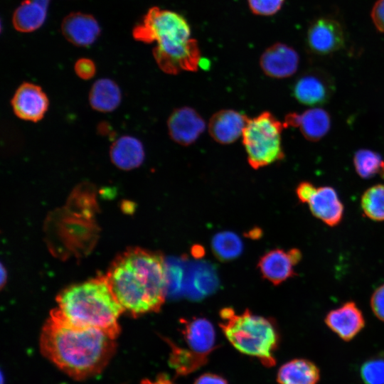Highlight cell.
<instances>
[{"instance_id": "obj_20", "label": "cell", "mask_w": 384, "mask_h": 384, "mask_svg": "<svg viewBox=\"0 0 384 384\" xmlns=\"http://www.w3.org/2000/svg\"><path fill=\"white\" fill-rule=\"evenodd\" d=\"M319 378V368L304 358H295L284 363L277 375L279 384H316Z\"/></svg>"}, {"instance_id": "obj_27", "label": "cell", "mask_w": 384, "mask_h": 384, "mask_svg": "<svg viewBox=\"0 0 384 384\" xmlns=\"http://www.w3.org/2000/svg\"><path fill=\"white\" fill-rule=\"evenodd\" d=\"M360 376L364 384H384V351L362 363Z\"/></svg>"}, {"instance_id": "obj_36", "label": "cell", "mask_w": 384, "mask_h": 384, "mask_svg": "<svg viewBox=\"0 0 384 384\" xmlns=\"http://www.w3.org/2000/svg\"><path fill=\"white\" fill-rule=\"evenodd\" d=\"M380 175L384 178V167H383V169H382V171L380 172Z\"/></svg>"}, {"instance_id": "obj_13", "label": "cell", "mask_w": 384, "mask_h": 384, "mask_svg": "<svg viewBox=\"0 0 384 384\" xmlns=\"http://www.w3.org/2000/svg\"><path fill=\"white\" fill-rule=\"evenodd\" d=\"M248 119L246 114L238 111L220 110L210 117L208 124V132L219 144H232L242 137Z\"/></svg>"}, {"instance_id": "obj_15", "label": "cell", "mask_w": 384, "mask_h": 384, "mask_svg": "<svg viewBox=\"0 0 384 384\" xmlns=\"http://www.w3.org/2000/svg\"><path fill=\"white\" fill-rule=\"evenodd\" d=\"M284 127H297L310 142H318L329 131V114L321 108H312L302 113L290 112L285 116Z\"/></svg>"}, {"instance_id": "obj_10", "label": "cell", "mask_w": 384, "mask_h": 384, "mask_svg": "<svg viewBox=\"0 0 384 384\" xmlns=\"http://www.w3.org/2000/svg\"><path fill=\"white\" fill-rule=\"evenodd\" d=\"M11 104L16 117L36 122L44 117L49 101L40 86L31 82H23L16 90Z\"/></svg>"}, {"instance_id": "obj_9", "label": "cell", "mask_w": 384, "mask_h": 384, "mask_svg": "<svg viewBox=\"0 0 384 384\" xmlns=\"http://www.w3.org/2000/svg\"><path fill=\"white\" fill-rule=\"evenodd\" d=\"M301 259L302 252L298 249H274L260 257L257 267L263 278L278 285L295 274L294 267Z\"/></svg>"}, {"instance_id": "obj_30", "label": "cell", "mask_w": 384, "mask_h": 384, "mask_svg": "<svg viewBox=\"0 0 384 384\" xmlns=\"http://www.w3.org/2000/svg\"><path fill=\"white\" fill-rule=\"evenodd\" d=\"M370 306L375 316L384 321V284L378 287L373 293Z\"/></svg>"}, {"instance_id": "obj_8", "label": "cell", "mask_w": 384, "mask_h": 384, "mask_svg": "<svg viewBox=\"0 0 384 384\" xmlns=\"http://www.w3.org/2000/svg\"><path fill=\"white\" fill-rule=\"evenodd\" d=\"M172 141L182 146L193 144L206 129V122L193 108L181 107L172 111L167 120Z\"/></svg>"}, {"instance_id": "obj_18", "label": "cell", "mask_w": 384, "mask_h": 384, "mask_svg": "<svg viewBox=\"0 0 384 384\" xmlns=\"http://www.w3.org/2000/svg\"><path fill=\"white\" fill-rule=\"evenodd\" d=\"M306 203L311 213L329 226H336L342 220L343 206L332 187L315 186Z\"/></svg>"}, {"instance_id": "obj_26", "label": "cell", "mask_w": 384, "mask_h": 384, "mask_svg": "<svg viewBox=\"0 0 384 384\" xmlns=\"http://www.w3.org/2000/svg\"><path fill=\"white\" fill-rule=\"evenodd\" d=\"M353 164L358 174L363 178H370L380 174L384 167L381 156L369 149L358 150L353 156Z\"/></svg>"}, {"instance_id": "obj_6", "label": "cell", "mask_w": 384, "mask_h": 384, "mask_svg": "<svg viewBox=\"0 0 384 384\" xmlns=\"http://www.w3.org/2000/svg\"><path fill=\"white\" fill-rule=\"evenodd\" d=\"M284 127L268 111L248 119L241 137L252 169L263 168L284 158L281 134Z\"/></svg>"}, {"instance_id": "obj_19", "label": "cell", "mask_w": 384, "mask_h": 384, "mask_svg": "<svg viewBox=\"0 0 384 384\" xmlns=\"http://www.w3.org/2000/svg\"><path fill=\"white\" fill-rule=\"evenodd\" d=\"M144 149L142 142L131 136H122L110 146V157L118 169L129 171L139 167L144 159Z\"/></svg>"}, {"instance_id": "obj_31", "label": "cell", "mask_w": 384, "mask_h": 384, "mask_svg": "<svg viewBox=\"0 0 384 384\" xmlns=\"http://www.w3.org/2000/svg\"><path fill=\"white\" fill-rule=\"evenodd\" d=\"M370 16L375 28L384 33V0H378L375 3Z\"/></svg>"}, {"instance_id": "obj_7", "label": "cell", "mask_w": 384, "mask_h": 384, "mask_svg": "<svg viewBox=\"0 0 384 384\" xmlns=\"http://www.w3.org/2000/svg\"><path fill=\"white\" fill-rule=\"evenodd\" d=\"M334 91L330 76L320 70H313L302 75L293 87L296 100L306 105H321L327 102Z\"/></svg>"}, {"instance_id": "obj_28", "label": "cell", "mask_w": 384, "mask_h": 384, "mask_svg": "<svg viewBox=\"0 0 384 384\" xmlns=\"http://www.w3.org/2000/svg\"><path fill=\"white\" fill-rule=\"evenodd\" d=\"M284 0H247L252 13L259 16H272L279 11Z\"/></svg>"}, {"instance_id": "obj_2", "label": "cell", "mask_w": 384, "mask_h": 384, "mask_svg": "<svg viewBox=\"0 0 384 384\" xmlns=\"http://www.w3.org/2000/svg\"><path fill=\"white\" fill-rule=\"evenodd\" d=\"M105 275L124 311L134 317L158 312L164 303L166 267L159 252L129 248L115 257Z\"/></svg>"}, {"instance_id": "obj_32", "label": "cell", "mask_w": 384, "mask_h": 384, "mask_svg": "<svg viewBox=\"0 0 384 384\" xmlns=\"http://www.w3.org/2000/svg\"><path fill=\"white\" fill-rule=\"evenodd\" d=\"M315 186L310 182H301L296 188V193L298 199L302 203H307Z\"/></svg>"}, {"instance_id": "obj_11", "label": "cell", "mask_w": 384, "mask_h": 384, "mask_svg": "<svg viewBox=\"0 0 384 384\" xmlns=\"http://www.w3.org/2000/svg\"><path fill=\"white\" fill-rule=\"evenodd\" d=\"M306 40L313 53L328 55L341 48L345 38L338 21L330 18H319L309 26Z\"/></svg>"}, {"instance_id": "obj_35", "label": "cell", "mask_w": 384, "mask_h": 384, "mask_svg": "<svg viewBox=\"0 0 384 384\" xmlns=\"http://www.w3.org/2000/svg\"><path fill=\"white\" fill-rule=\"evenodd\" d=\"M98 132L101 134H105L109 132V128L107 124H104V123H102L101 124L98 125Z\"/></svg>"}, {"instance_id": "obj_33", "label": "cell", "mask_w": 384, "mask_h": 384, "mask_svg": "<svg viewBox=\"0 0 384 384\" xmlns=\"http://www.w3.org/2000/svg\"><path fill=\"white\" fill-rule=\"evenodd\" d=\"M194 384H228L227 380L219 375L204 373L197 378Z\"/></svg>"}, {"instance_id": "obj_23", "label": "cell", "mask_w": 384, "mask_h": 384, "mask_svg": "<svg viewBox=\"0 0 384 384\" xmlns=\"http://www.w3.org/2000/svg\"><path fill=\"white\" fill-rule=\"evenodd\" d=\"M167 341L171 347L169 364L178 375L189 374L206 364L207 357L176 346L169 340Z\"/></svg>"}, {"instance_id": "obj_34", "label": "cell", "mask_w": 384, "mask_h": 384, "mask_svg": "<svg viewBox=\"0 0 384 384\" xmlns=\"http://www.w3.org/2000/svg\"><path fill=\"white\" fill-rule=\"evenodd\" d=\"M140 384H174L165 374H159L154 380L146 378Z\"/></svg>"}, {"instance_id": "obj_4", "label": "cell", "mask_w": 384, "mask_h": 384, "mask_svg": "<svg viewBox=\"0 0 384 384\" xmlns=\"http://www.w3.org/2000/svg\"><path fill=\"white\" fill-rule=\"evenodd\" d=\"M53 309L69 323L100 329L116 339L124 309L114 297L106 275H98L61 291Z\"/></svg>"}, {"instance_id": "obj_3", "label": "cell", "mask_w": 384, "mask_h": 384, "mask_svg": "<svg viewBox=\"0 0 384 384\" xmlns=\"http://www.w3.org/2000/svg\"><path fill=\"white\" fill-rule=\"evenodd\" d=\"M133 37L146 43H156L154 58L165 73L176 75L196 71L201 60L197 42L180 14L159 7L151 8L142 22L133 29Z\"/></svg>"}, {"instance_id": "obj_12", "label": "cell", "mask_w": 384, "mask_h": 384, "mask_svg": "<svg viewBox=\"0 0 384 384\" xmlns=\"http://www.w3.org/2000/svg\"><path fill=\"white\" fill-rule=\"evenodd\" d=\"M299 58L291 46L277 43L268 47L262 54L260 65L267 76L282 79L293 75L297 70Z\"/></svg>"}, {"instance_id": "obj_1", "label": "cell", "mask_w": 384, "mask_h": 384, "mask_svg": "<svg viewBox=\"0 0 384 384\" xmlns=\"http://www.w3.org/2000/svg\"><path fill=\"white\" fill-rule=\"evenodd\" d=\"M117 349L105 331L72 324L54 309L40 336L42 355L70 378L82 380L100 374Z\"/></svg>"}, {"instance_id": "obj_17", "label": "cell", "mask_w": 384, "mask_h": 384, "mask_svg": "<svg viewBox=\"0 0 384 384\" xmlns=\"http://www.w3.org/2000/svg\"><path fill=\"white\" fill-rule=\"evenodd\" d=\"M181 333L192 352L208 358L215 346V332L212 324L205 318L181 320Z\"/></svg>"}, {"instance_id": "obj_24", "label": "cell", "mask_w": 384, "mask_h": 384, "mask_svg": "<svg viewBox=\"0 0 384 384\" xmlns=\"http://www.w3.org/2000/svg\"><path fill=\"white\" fill-rule=\"evenodd\" d=\"M211 247L215 257L225 262L238 257L242 251L243 245L235 233L222 232L213 238Z\"/></svg>"}, {"instance_id": "obj_16", "label": "cell", "mask_w": 384, "mask_h": 384, "mask_svg": "<svg viewBox=\"0 0 384 384\" xmlns=\"http://www.w3.org/2000/svg\"><path fill=\"white\" fill-rule=\"evenodd\" d=\"M61 31L68 41L77 46L92 44L100 33L96 19L90 14L73 12L63 20Z\"/></svg>"}, {"instance_id": "obj_29", "label": "cell", "mask_w": 384, "mask_h": 384, "mask_svg": "<svg viewBox=\"0 0 384 384\" xmlns=\"http://www.w3.org/2000/svg\"><path fill=\"white\" fill-rule=\"evenodd\" d=\"M76 75L82 80H90L95 74L96 67L92 60L82 58L76 61L74 65Z\"/></svg>"}, {"instance_id": "obj_25", "label": "cell", "mask_w": 384, "mask_h": 384, "mask_svg": "<svg viewBox=\"0 0 384 384\" xmlns=\"http://www.w3.org/2000/svg\"><path fill=\"white\" fill-rule=\"evenodd\" d=\"M361 208L365 215L370 219L384 220V184L373 186L363 193Z\"/></svg>"}, {"instance_id": "obj_21", "label": "cell", "mask_w": 384, "mask_h": 384, "mask_svg": "<svg viewBox=\"0 0 384 384\" xmlns=\"http://www.w3.org/2000/svg\"><path fill=\"white\" fill-rule=\"evenodd\" d=\"M48 6L36 0L23 1L14 12V27L23 33L37 30L46 20Z\"/></svg>"}, {"instance_id": "obj_14", "label": "cell", "mask_w": 384, "mask_h": 384, "mask_svg": "<svg viewBox=\"0 0 384 384\" xmlns=\"http://www.w3.org/2000/svg\"><path fill=\"white\" fill-rule=\"evenodd\" d=\"M324 321L326 326L345 341L353 339L365 326L363 314L353 302H346L330 311Z\"/></svg>"}, {"instance_id": "obj_22", "label": "cell", "mask_w": 384, "mask_h": 384, "mask_svg": "<svg viewBox=\"0 0 384 384\" xmlns=\"http://www.w3.org/2000/svg\"><path fill=\"white\" fill-rule=\"evenodd\" d=\"M121 91L117 84L108 78L95 81L89 93L91 107L101 112L114 110L121 102Z\"/></svg>"}, {"instance_id": "obj_5", "label": "cell", "mask_w": 384, "mask_h": 384, "mask_svg": "<svg viewBox=\"0 0 384 384\" xmlns=\"http://www.w3.org/2000/svg\"><path fill=\"white\" fill-rule=\"evenodd\" d=\"M220 316V326L231 343L242 353L256 357L262 364L271 367L276 363L274 353L279 336L273 321L253 314L248 309L236 314L231 308H224Z\"/></svg>"}]
</instances>
